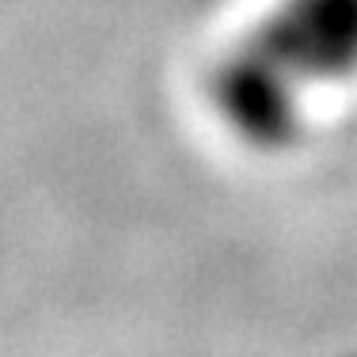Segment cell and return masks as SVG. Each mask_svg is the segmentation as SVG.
Wrapping results in <instances>:
<instances>
[{"label":"cell","instance_id":"1","mask_svg":"<svg viewBox=\"0 0 357 357\" xmlns=\"http://www.w3.org/2000/svg\"><path fill=\"white\" fill-rule=\"evenodd\" d=\"M308 84L255 31L213 73V107L220 122L255 149H285L304 126Z\"/></svg>","mask_w":357,"mask_h":357},{"label":"cell","instance_id":"2","mask_svg":"<svg viewBox=\"0 0 357 357\" xmlns=\"http://www.w3.org/2000/svg\"><path fill=\"white\" fill-rule=\"evenodd\" d=\"M259 38L308 88L357 76V0H282Z\"/></svg>","mask_w":357,"mask_h":357}]
</instances>
